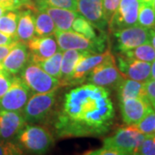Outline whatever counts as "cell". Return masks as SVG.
Here are the masks:
<instances>
[{
  "label": "cell",
  "mask_w": 155,
  "mask_h": 155,
  "mask_svg": "<svg viewBox=\"0 0 155 155\" xmlns=\"http://www.w3.org/2000/svg\"><path fill=\"white\" fill-rule=\"evenodd\" d=\"M116 116L108 88L84 84L65 95L54 122L59 138L101 136L110 130Z\"/></svg>",
  "instance_id": "cell-1"
},
{
  "label": "cell",
  "mask_w": 155,
  "mask_h": 155,
  "mask_svg": "<svg viewBox=\"0 0 155 155\" xmlns=\"http://www.w3.org/2000/svg\"><path fill=\"white\" fill-rule=\"evenodd\" d=\"M17 144L31 155H44L53 147L54 138L47 127L26 124L17 136Z\"/></svg>",
  "instance_id": "cell-2"
},
{
  "label": "cell",
  "mask_w": 155,
  "mask_h": 155,
  "mask_svg": "<svg viewBox=\"0 0 155 155\" xmlns=\"http://www.w3.org/2000/svg\"><path fill=\"white\" fill-rule=\"evenodd\" d=\"M54 36L61 51L66 50H79L87 51L91 54H102L105 52L107 45V36L102 32L96 41L86 38L83 35L75 31H61L56 30Z\"/></svg>",
  "instance_id": "cell-3"
},
{
  "label": "cell",
  "mask_w": 155,
  "mask_h": 155,
  "mask_svg": "<svg viewBox=\"0 0 155 155\" xmlns=\"http://www.w3.org/2000/svg\"><path fill=\"white\" fill-rule=\"evenodd\" d=\"M56 91L48 93H35L30 97L22 110V116L28 124L45 121L55 105Z\"/></svg>",
  "instance_id": "cell-4"
},
{
  "label": "cell",
  "mask_w": 155,
  "mask_h": 155,
  "mask_svg": "<svg viewBox=\"0 0 155 155\" xmlns=\"http://www.w3.org/2000/svg\"><path fill=\"white\" fill-rule=\"evenodd\" d=\"M144 138V134L141 133L135 125H127L118 128L112 136L104 139V147L133 154L139 152Z\"/></svg>",
  "instance_id": "cell-5"
},
{
  "label": "cell",
  "mask_w": 155,
  "mask_h": 155,
  "mask_svg": "<svg viewBox=\"0 0 155 155\" xmlns=\"http://www.w3.org/2000/svg\"><path fill=\"white\" fill-rule=\"evenodd\" d=\"M20 78L35 93H48L61 86L58 78L52 77L33 62H29L22 70Z\"/></svg>",
  "instance_id": "cell-6"
},
{
  "label": "cell",
  "mask_w": 155,
  "mask_h": 155,
  "mask_svg": "<svg viewBox=\"0 0 155 155\" xmlns=\"http://www.w3.org/2000/svg\"><path fill=\"white\" fill-rule=\"evenodd\" d=\"M124 77L116 66L115 57L112 55L107 61L95 67L86 77L87 84L104 88L116 89Z\"/></svg>",
  "instance_id": "cell-7"
},
{
  "label": "cell",
  "mask_w": 155,
  "mask_h": 155,
  "mask_svg": "<svg viewBox=\"0 0 155 155\" xmlns=\"http://www.w3.org/2000/svg\"><path fill=\"white\" fill-rule=\"evenodd\" d=\"M31 94L30 89L22 79L14 77L10 88L0 98V110L22 112Z\"/></svg>",
  "instance_id": "cell-8"
},
{
  "label": "cell",
  "mask_w": 155,
  "mask_h": 155,
  "mask_svg": "<svg viewBox=\"0 0 155 155\" xmlns=\"http://www.w3.org/2000/svg\"><path fill=\"white\" fill-rule=\"evenodd\" d=\"M139 0H121L117 10L109 22L110 31H118L122 28L137 25Z\"/></svg>",
  "instance_id": "cell-9"
},
{
  "label": "cell",
  "mask_w": 155,
  "mask_h": 155,
  "mask_svg": "<svg viewBox=\"0 0 155 155\" xmlns=\"http://www.w3.org/2000/svg\"><path fill=\"white\" fill-rule=\"evenodd\" d=\"M115 37L117 41V49L123 53L140 45L149 43L150 28L134 25L116 31Z\"/></svg>",
  "instance_id": "cell-10"
},
{
  "label": "cell",
  "mask_w": 155,
  "mask_h": 155,
  "mask_svg": "<svg viewBox=\"0 0 155 155\" xmlns=\"http://www.w3.org/2000/svg\"><path fill=\"white\" fill-rule=\"evenodd\" d=\"M118 69L124 78L145 83L151 78V63L127 58L123 54L117 56Z\"/></svg>",
  "instance_id": "cell-11"
},
{
  "label": "cell",
  "mask_w": 155,
  "mask_h": 155,
  "mask_svg": "<svg viewBox=\"0 0 155 155\" xmlns=\"http://www.w3.org/2000/svg\"><path fill=\"white\" fill-rule=\"evenodd\" d=\"M112 55L113 54L110 50H106L105 52L102 54H85L78 61L68 85H75L84 83L86 77L91 72V70L102 62L107 61Z\"/></svg>",
  "instance_id": "cell-12"
},
{
  "label": "cell",
  "mask_w": 155,
  "mask_h": 155,
  "mask_svg": "<svg viewBox=\"0 0 155 155\" xmlns=\"http://www.w3.org/2000/svg\"><path fill=\"white\" fill-rule=\"evenodd\" d=\"M120 110L123 122L135 125L153 109L147 98H127L120 101Z\"/></svg>",
  "instance_id": "cell-13"
},
{
  "label": "cell",
  "mask_w": 155,
  "mask_h": 155,
  "mask_svg": "<svg viewBox=\"0 0 155 155\" xmlns=\"http://www.w3.org/2000/svg\"><path fill=\"white\" fill-rule=\"evenodd\" d=\"M77 11L93 27L105 31L108 22L104 15L103 0H78Z\"/></svg>",
  "instance_id": "cell-14"
},
{
  "label": "cell",
  "mask_w": 155,
  "mask_h": 155,
  "mask_svg": "<svg viewBox=\"0 0 155 155\" xmlns=\"http://www.w3.org/2000/svg\"><path fill=\"white\" fill-rule=\"evenodd\" d=\"M26 124L22 112L0 110V139L12 140L17 138Z\"/></svg>",
  "instance_id": "cell-15"
},
{
  "label": "cell",
  "mask_w": 155,
  "mask_h": 155,
  "mask_svg": "<svg viewBox=\"0 0 155 155\" xmlns=\"http://www.w3.org/2000/svg\"><path fill=\"white\" fill-rule=\"evenodd\" d=\"M30 53V61L33 63L44 61L58 52V44L54 36H34L26 43Z\"/></svg>",
  "instance_id": "cell-16"
},
{
  "label": "cell",
  "mask_w": 155,
  "mask_h": 155,
  "mask_svg": "<svg viewBox=\"0 0 155 155\" xmlns=\"http://www.w3.org/2000/svg\"><path fill=\"white\" fill-rule=\"evenodd\" d=\"M29 61L30 53L28 52L27 45L19 41L13 47L8 55L2 61V64L5 71L15 76L22 72L29 63Z\"/></svg>",
  "instance_id": "cell-17"
},
{
  "label": "cell",
  "mask_w": 155,
  "mask_h": 155,
  "mask_svg": "<svg viewBox=\"0 0 155 155\" xmlns=\"http://www.w3.org/2000/svg\"><path fill=\"white\" fill-rule=\"evenodd\" d=\"M87 53L89 52L79 50H66L65 52L63 51L61 60V77L59 79L61 86L68 85V83L74 72V68L77 65L78 61Z\"/></svg>",
  "instance_id": "cell-18"
},
{
  "label": "cell",
  "mask_w": 155,
  "mask_h": 155,
  "mask_svg": "<svg viewBox=\"0 0 155 155\" xmlns=\"http://www.w3.org/2000/svg\"><path fill=\"white\" fill-rule=\"evenodd\" d=\"M38 10L46 11L53 19L57 30H61V31L72 30V22L74 19L79 15V13L77 11L60 9V8L41 7V8H38Z\"/></svg>",
  "instance_id": "cell-19"
},
{
  "label": "cell",
  "mask_w": 155,
  "mask_h": 155,
  "mask_svg": "<svg viewBox=\"0 0 155 155\" xmlns=\"http://www.w3.org/2000/svg\"><path fill=\"white\" fill-rule=\"evenodd\" d=\"M35 35V16L30 10L20 11L17 23L16 38L18 41L26 44Z\"/></svg>",
  "instance_id": "cell-20"
},
{
  "label": "cell",
  "mask_w": 155,
  "mask_h": 155,
  "mask_svg": "<svg viewBox=\"0 0 155 155\" xmlns=\"http://www.w3.org/2000/svg\"><path fill=\"white\" fill-rule=\"evenodd\" d=\"M116 91L120 101L127 98H147L144 83L130 78H124Z\"/></svg>",
  "instance_id": "cell-21"
},
{
  "label": "cell",
  "mask_w": 155,
  "mask_h": 155,
  "mask_svg": "<svg viewBox=\"0 0 155 155\" xmlns=\"http://www.w3.org/2000/svg\"><path fill=\"white\" fill-rule=\"evenodd\" d=\"M57 30L54 22L49 15L44 11L38 10L35 15V35L45 37L54 35Z\"/></svg>",
  "instance_id": "cell-22"
},
{
  "label": "cell",
  "mask_w": 155,
  "mask_h": 155,
  "mask_svg": "<svg viewBox=\"0 0 155 155\" xmlns=\"http://www.w3.org/2000/svg\"><path fill=\"white\" fill-rule=\"evenodd\" d=\"M19 12L17 10L5 11L0 17V31L8 36L16 38Z\"/></svg>",
  "instance_id": "cell-23"
},
{
  "label": "cell",
  "mask_w": 155,
  "mask_h": 155,
  "mask_svg": "<svg viewBox=\"0 0 155 155\" xmlns=\"http://www.w3.org/2000/svg\"><path fill=\"white\" fill-rule=\"evenodd\" d=\"M127 58L136 59L139 61L152 63L155 61V49L150 43H145L136 47L133 49L122 53Z\"/></svg>",
  "instance_id": "cell-24"
},
{
  "label": "cell",
  "mask_w": 155,
  "mask_h": 155,
  "mask_svg": "<svg viewBox=\"0 0 155 155\" xmlns=\"http://www.w3.org/2000/svg\"><path fill=\"white\" fill-rule=\"evenodd\" d=\"M62 51H58L53 56L44 61H41L35 63L41 67L43 71L48 73L52 77L60 79L61 77V60H62Z\"/></svg>",
  "instance_id": "cell-25"
},
{
  "label": "cell",
  "mask_w": 155,
  "mask_h": 155,
  "mask_svg": "<svg viewBox=\"0 0 155 155\" xmlns=\"http://www.w3.org/2000/svg\"><path fill=\"white\" fill-rule=\"evenodd\" d=\"M137 24L146 28L155 27V11L152 5L140 2Z\"/></svg>",
  "instance_id": "cell-26"
},
{
  "label": "cell",
  "mask_w": 155,
  "mask_h": 155,
  "mask_svg": "<svg viewBox=\"0 0 155 155\" xmlns=\"http://www.w3.org/2000/svg\"><path fill=\"white\" fill-rule=\"evenodd\" d=\"M72 30L83 35L84 36H85L86 38L90 39L91 41H96L98 38L93 26L80 14L74 19V21L72 22Z\"/></svg>",
  "instance_id": "cell-27"
},
{
  "label": "cell",
  "mask_w": 155,
  "mask_h": 155,
  "mask_svg": "<svg viewBox=\"0 0 155 155\" xmlns=\"http://www.w3.org/2000/svg\"><path fill=\"white\" fill-rule=\"evenodd\" d=\"M78 0H38L39 8L52 7L77 11Z\"/></svg>",
  "instance_id": "cell-28"
},
{
  "label": "cell",
  "mask_w": 155,
  "mask_h": 155,
  "mask_svg": "<svg viewBox=\"0 0 155 155\" xmlns=\"http://www.w3.org/2000/svg\"><path fill=\"white\" fill-rule=\"evenodd\" d=\"M135 127L145 135L155 134V110H152L148 114L135 124Z\"/></svg>",
  "instance_id": "cell-29"
},
{
  "label": "cell",
  "mask_w": 155,
  "mask_h": 155,
  "mask_svg": "<svg viewBox=\"0 0 155 155\" xmlns=\"http://www.w3.org/2000/svg\"><path fill=\"white\" fill-rule=\"evenodd\" d=\"M0 155H25L20 146L12 141L0 139Z\"/></svg>",
  "instance_id": "cell-30"
},
{
  "label": "cell",
  "mask_w": 155,
  "mask_h": 155,
  "mask_svg": "<svg viewBox=\"0 0 155 155\" xmlns=\"http://www.w3.org/2000/svg\"><path fill=\"white\" fill-rule=\"evenodd\" d=\"M139 153L141 155H155V134L145 135Z\"/></svg>",
  "instance_id": "cell-31"
},
{
  "label": "cell",
  "mask_w": 155,
  "mask_h": 155,
  "mask_svg": "<svg viewBox=\"0 0 155 155\" xmlns=\"http://www.w3.org/2000/svg\"><path fill=\"white\" fill-rule=\"evenodd\" d=\"M120 2L121 0H103L104 15L106 21L108 22V24L117 10Z\"/></svg>",
  "instance_id": "cell-32"
},
{
  "label": "cell",
  "mask_w": 155,
  "mask_h": 155,
  "mask_svg": "<svg viewBox=\"0 0 155 155\" xmlns=\"http://www.w3.org/2000/svg\"><path fill=\"white\" fill-rule=\"evenodd\" d=\"M13 75L5 69L0 71V98L5 94L13 81Z\"/></svg>",
  "instance_id": "cell-33"
},
{
  "label": "cell",
  "mask_w": 155,
  "mask_h": 155,
  "mask_svg": "<svg viewBox=\"0 0 155 155\" xmlns=\"http://www.w3.org/2000/svg\"><path fill=\"white\" fill-rule=\"evenodd\" d=\"M144 86L146 97L153 109L155 110V79L150 78L149 80L145 82Z\"/></svg>",
  "instance_id": "cell-34"
},
{
  "label": "cell",
  "mask_w": 155,
  "mask_h": 155,
  "mask_svg": "<svg viewBox=\"0 0 155 155\" xmlns=\"http://www.w3.org/2000/svg\"><path fill=\"white\" fill-rule=\"evenodd\" d=\"M84 155H132L128 153L120 151V150L114 149V148H109V147H103L102 148L97 150H93L88 152Z\"/></svg>",
  "instance_id": "cell-35"
},
{
  "label": "cell",
  "mask_w": 155,
  "mask_h": 155,
  "mask_svg": "<svg viewBox=\"0 0 155 155\" xmlns=\"http://www.w3.org/2000/svg\"><path fill=\"white\" fill-rule=\"evenodd\" d=\"M19 41H17L13 43L10 45H0V62L2 63V61L5 60L6 56L8 55V54L11 52V50L13 48V47L16 44H17Z\"/></svg>",
  "instance_id": "cell-36"
},
{
  "label": "cell",
  "mask_w": 155,
  "mask_h": 155,
  "mask_svg": "<svg viewBox=\"0 0 155 155\" xmlns=\"http://www.w3.org/2000/svg\"><path fill=\"white\" fill-rule=\"evenodd\" d=\"M17 41V39L8 36V35H6L0 31V45H10L13 42H15V41Z\"/></svg>",
  "instance_id": "cell-37"
},
{
  "label": "cell",
  "mask_w": 155,
  "mask_h": 155,
  "mask_svg": "<svg viewBox=\"0 0 155 155\" xmlns=\"http://www.w3.org/2000/svg\"><path fill=\"white\" fill-rule=\"evenodd\" d=\"M149 43L155 49V29L150 28V41Z\"/></svg>",
  "instance_id": "cell-38"
},
{
  "label": "cell",
  "mask_w": 155,
  "mask_h": 155,
  "mask_svg": "<svg viewBox=\"0 0 155 155\" xmlns=\"http://www.w3.org/2000/svg\"><path fill=\"white\" fill-rule=\"evenodd\" d=\"M152 63L153 64L151 65V78L153 79H155V61Z\"/></svg>",
  "instance_id": "cell-39"
},
{
  "label": "cell",
  "mask_w": 155,
  "mask_h": 155,
  "mask_svg": "<svg viewBox=\"0 0 155 155\" xmlns=\"http://www.w3.org/2000/svg\"><path fill=\"white\" fill-rule=\"evenodd\" d=\"M5 11H7V9H6L5 7H4L3 5H0V17H1Z\"/></svg>",
  "instance_id": "cell-40"
},
{
  "label": "cell",
  "mask_w": 155,
  "mask_h": 155,
  "mask_svg": "<svg viewBox=\"0 0 155 155\" xmlns=\"http://www.w3.org/2000/svg\"><path fill=\"white\" fill-rule=\"evenodd\" d=\"M141 3H145V4H148V5H152V3L153 2V0H139Z\"/></svg>",
  "instance_id": "cell-41"
},
{
  "label": "cell",
  "mask_w": 155,
  "mask_h": 155,
  "mask_svg": "<svg viewBox=\"0 0 155 155\" xmlns=\"http://www.w3.org/2000/svg\"><path fill=\"white\" fill-rule=\"evenodd\" d=\"M152 7H153V9L155 11V0H153V2L152 3Z\"/></svg>",
  "instance_id": "cell-42"
},
{
  "label": "cell",
  "mask_w": 155,
  "mask_h": 155,
  "mask_svg": "<svg viewBox=\"0 0 155 155\" xmlns=\"http://www.w3.org/2000/svg\"><path fill=\"white\" fill-rule=\"evenodd\" d=\"M2 70H4V67H3V64L0 62V71H2Z\"/></svg>",
  "instance_id": "cell-43"
},
{
  "label": "cell",
  "mask_w": 155,
  "mask_h": 155,
  "mask_svg": "<svg viewBox=\"0 0 155 155\" xmlns=\"http://www.w3.org/2000/svg\"><path fill=\"white\" fill-rule=\"evenodd\" d=\"M132 155H141V154H140V153L139 152H136V153H133Z\"/></svg>",
  "instance_id": "cell-44"
}]
</instances>
